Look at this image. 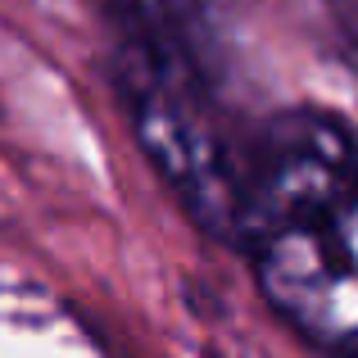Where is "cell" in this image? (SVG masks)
I'll return each mask as SVG.
<instances>
[{
    "mask_svg": "<svg viewBox=\"0 0 358 358\" xmlns=\"http://www.w3.org/2000/svg\"><path fill=\"white\" fill-rule=\"evenodd\" d=\"M231 241L299 341L358 358V136L341 118L286 109L263 122Z\"/></svg>",
    "mask_w": 358,
    "mask_h": 358,
    "instance_id": "1",
    "label": "cell"
}]
</instances>
